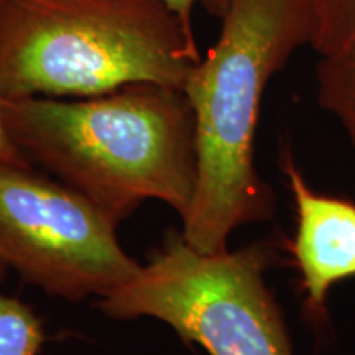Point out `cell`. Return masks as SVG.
<instances>
[{
  "instance_id": "1",
  "label": "cell",
  "mask_w": 355,
  "mask_h": 355,
  "mask_svg": "<svg viewBox=\"0 0 355 355\" xmlns=\"http://www.w3.org/2000/svg\"><path fill=\"white\" fill-rule=\"evenodd\" d=\"M19 152L121 224L141 202L181 222L198 183L196 121L183 89L140 83L84 99L3 101Z\"/></svg>"
},
{
  "instance_id": "2",
  "label": "cell",
  "mask_w": 355,
  "mask_h": 355,
  "mask_svg": "<svg viewBox=\"0 0 355 355\" xmlns=\"http://www.w3.org/2000/svg\"><path fill=\"white\" fill-rule=\"evenodd\" d=\"M220 33L184 86L196 121L198 183L184 241L204 254L230 234L275 216L272 188L255 168V133L270 79L309 46L306 0H227Z\"/></svg>"
},
{
  "instance_id": "3",
  "label": "cell",
  "mask_w": 355,
  "mask_h": 355,
  "mask_svg": "<svg viewBox=\"0 0 355 355\" xmlns=\"http://www.w3.org/2000/svg\"><path fill=\"white\" fill-rule=\"evenodd\" d=\"M196 35L162 0H2L0 97L84 99L128 84L183 89Z\"/></svg>"
},
{
  "instance_id": "4",
  "label": "cell",
  "mask_w": 355,
  "mask_h": 355,
  "mask_svg": "<svg viewBox=\"0 0 355 355\" xmlns=\"http://www.w3.org/2000/svg\"><path fill=\"white\" fill-rule=\"evenodd\" d=\"M277 257L270 242L204 254L168 230L148 263L96 306L115 321L165 322L209 355H295L265 278Z\"/></svg>"
},
{
  "instance_id": "5",
  "label": "cell",
  "mask_w": 355,
  "mask_h": 355,
  "mask_svg": "<svg viewBox=\"0 0 355 355\" xmlns=\"http://www.w3.org/2000/svg\"><path fill=\"white\" fill-rule=\"evenodd\" d=\"M119 224L86 196L33 166L0 162V263L46 295L107 296L140 272Z\"/></svg>"
},
{
  "instance_id": "6",
  "label": "cell",
  "mask_w": 355,
  "mask_h": 355,
  "mask_svg": "<svg viewBox=\"0 0 355 355\" xmlns=\"http://www.w3.org/2000/svg\"><path fill=\"white\" fill-rule=\"evenodd\" d=\"M296 211V232L288 252L300 273L306 308L314 321L326 316L336 283L355 275V204L314 193L290 148L279 157Z\"/></svg>"
},
{
  "instance_id": "7",
  "label": "cell",
  "mask_w": 355,
  "mask_h": 355,
  "mask_svg": "<svg viewBox=\"0 0 355 355\" xmlns=\"http://www.w3.org/2000/svg\"><path fill=\"white\" fill-rule=\"evenodd\" d=\"M309 46L321 60L355 64V0H306Z\"/></svg>"
},
{
  "instance_id": "8",
  "label": "cell",
  "mask_w": 355,
  "mask_h": 355,
  "mask_svg": "<svg viewBox=\"0 0 355 355\" xmlns=\"http://www.w3.org/2000/svg\"><path fill=\"white\" fill-rule=\"evenodd\" d=\"M316 101L339 123L355 155V64L319 60Z\"/></svg>"
},
{
  "instance_id": "9",
  "label": "cell",
  "mask_w": 355,
  "mask_h": 355,
  "mask_svg": "<svg viewBox=\"0 0 355 355\" xmlns=\"http://www.w3.org/2000/svg\"><path fill=\"white\" fill-rule=\"evenodd\" d=\"M46 334L30 304L0 293V355H38Z\"/></svg>"
},
{
  "instance_id": "10",
  "label": "cell",
  "mask_w": 355,
  "mask_h": 355,
  "mask_svg": "<svg viewBox=\"0 0 355 355\" xmlns=\"http://www.w3.org/2000/svg\"><path fill=\"white\" fill-rule=\"evenodd\" d=\"M162 2H165L166 6L170 7L178 17H180L181 21H183L189 30H193L194 32L193 13H194V7H196L198 3H202L204 7L209 8L211 13L220 17L222 12H224L227 0H162Z\"/></svg>"
},
{
  "instance_id": "11",
  "label": "cell",
  "mask_w": 355,
  "mask_h": 355,
  "mask_svg": "<svg viewBox=\"0 0 355 355\" xmlns=\"http://www.w3.org/2000/svg\"><path fill=\"white\" fill-rule=\"evenodd\" d=\"M2 104L3 99L0 97V162L6 163H12V165H19V166H32L28 163L24 155L19 152L13 141L8 137L6 122H3V110H2Z\"/></svg>"
},
{
  "instance_id": "12",
  "label": "cell",
  "mask_w": 355,
  "mask_h": 355,
  "mask_svg": "<svg viewBox=\"0 0 355 355\" xmlns=\"http://www.w3.org/2000/svg\"><path fill=\"white\" fill-rule=\"evenodd\" d=\"M6 273H7V268L2 263H0V283H2L3 278H6Z\"/></svg>"
},
{
  "instance_id": "13",
  "label": "cell",
  "mask_w": 355,
  "mask_h": 355,
  "mask_svg": "<svg viewBox=\"0 0 355 355\" xmlns=\"http://www.w3.org/2000/svg\"><path fill=\"white\" fill-rule=\"evenodd\" d=\"M0 2H2V0H0Z\"/></svg>"
}]
</instances>
